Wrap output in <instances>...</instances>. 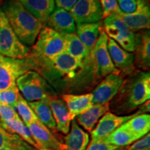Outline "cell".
Masks as SVG:
<instances>
[{
	"mask_svg": "<svg viewBox=\"0 0 150 150\" xmlns=\"http://www.w3.org/2000/svg\"><path fill=\"white\" fill-rule=\"evenodd\" d=\"M24 59L30 70L40 74L56 89L69 86L73 88L83 64L66 52L53 57L38 56L29 52Z\"/></svg>",
	"mask_w": 150,
	"mask_h": 150,
	"instance_id": "obj_1",
	"label": "cell"
},
{
	"mask_svg": "<svg viewBox=\"0 0 150 150\" xmlns=\"http://www.w3.org/2000/svg\"><path fill=\"white\" fill-rule=\"evenodd\" d=\"M150 99V73L136 70L125 77L120 89L109 103L117 114H129Z\"/></svg>",
	"mask_w": 150,
	"mask_h": 150,
	"instance_id": "obj_2",
	"label": "cell"
},
{
	"mask_svg": "<svg viewBox=\"0 0 150 150\" xmlns=\"http://www.w3.org/2000/svg\"><path fill=\"white\" fill-rule=\"evenodd\" d=\"M1 10L20 42L26 46L33 45L44 24L18 0H5Z\"/></svg>",
	"mask_w": 150,
	"mask_h": 150,
	"instance_id": "obj_3",
	"label": "cell"
},
{
	"mask_svg": "<svg viewBox=\"0 0 150 150\" xmlns=\"http://www.w3.org/2000/svg\"><path fill=\"white\" fill-rule=\"evenodd\" d=\"M16 86L22 96L28 102L47 99L56 97L54 88L40 74L29 70L19 77Z\"/></svg>",
	"mask_w": 150,
	"mask_h": 150,
	"instance_id": "obj_4",
	"label": "cell"
},
{
	"mask_svg": "<svg viewBox=\"0 0 150 150\" xmlns=\"http://www.w3.org/2000/svg\"><path fill=\"white\" fill-rule=\"evenodd\" d=\"M30 49L20 42L0 8V54L13 59H24Z\"/></svg>",
	"mask_w": 150,
	"mask_h": 150,
	"instance_id": "obj_5",
	"label": "cell"
},
{
	"mask_svg": "<svg viewBox=\"0 0 150 150\" xmlns=\"http://www.w3.org/2000/svg\"><path fill=\"white\" fill-rule=\"evenodd\" d=\"M149 100L142 104L139 109L134 113L128 115H117L116 114L108 111L100 118L97 126L91 132L93 141L102 140L113 132L115 129L125 124L134 116L145 114L150 111Z\"/></svg>",
	"mask_w": 150,
	"mask_h": 150,
	"instance_id": "obj_6",
	"label": "cell"
},
{
	"mask_svg": "<svg viewBox=\"0 0 150 150\" xmlns=\"http://www.w3.org/2000/svg\"><path fill=\"white\" fill-rule=\"evenodd\" d=\"M65 52V40L62 33L47 27H44L39 33L31 54L38 56L53 57Z\"/></svg>",
	"mask_w": 150,
	"mask_h": 150,
	"instance_id": "obj_7",
	"label": "cell"
},
{
	"mask_svg": "<svg viewBox=\"0 0 150 150\" xmlns=\"http://www.w3.org/2000/svg\"><path fill=\"white\" fill-rule=\"evenodd\" d=\"M103 30L106 35L122 48L127 52L134 53L135 50V32L124 23L115 13L104 19Z\"/></svg>",
	"mask_w": 150,
	"mask_h": 150,
	"instance_id": "obj_8",
	"label": "cell"
},
{
	"mask_svg": "<svg viewBox=\"0 0 150 150\" xmlns=\"http://www.w3.org/2000/svg\"><path fill=\"white\" fill-rule=\"evenodd\" d=\"M108 36L102 29L96 44L91 53V58L99 79L110 74L120 73L114 66L108 50Z\"/></svg>",
	"mask_w": 150,
	"mask_h": 150,
	"instance_id": "obj_9",
	"label": "cell"
},
{
	"mask_svg": "<svg viewBox=\"0 0 150 150\" xmlns=\"http://www.w3.org/2000/svg\"><path fill=\"white\" fill-rule=\"evenodd\" d=\"M29 70L24 59H13L0 54V91L16 86L17 79Z\"/></svg>",
	"mask_w": 150,
	"mask_h": 150,
	"instance_id": "obj_10",
	"label": "cell"
},
{
	"mask_svg": "<svg viewBox=\"0 0 150 150\" xmlns=\"http://www.w3.org/2000/svg\"><path fill=\"white\" fill-rule=\"evenodd\" d=\"M125 77L122 73H112L103 78L91 93L93 104H106L111 102L119 92Z\"/></svg>",
	"mask_w": 150,
	"mask_h": 150,
	"instance_id": "obj_11",
	"label": "cell"
},
{
	"mask_svg": "<svg viewBox=\"0 0 150 150\" xmlns=\"http://www.w3.org/2000/svg\"><path fill=\"white\" fill-rule=\"evenodd\" d=\"M136 10L132 13H123L120 11L114 13L134 32L150 28V8L147 0H136Z\"/></svg>",
	"mask_w": 150,
	"mask_h": 150,
	"instance_id": "obj_12",
	"label": "cell"
},
{
	"mask_svg": "<svg viewBox=\"0 0 150 150\" xmlns=\"http://www.w3.org/2000/svg\"><path fill=\"white\" fill-rule=\"evenodd\" d=\"M70 13L76 24L95 23L103 20L99 0H78Z\"/></svg>",
	"mask_w": 150,
	"mask_h": 150,
	"instance_id": "obj_13",
	"label": "cell"
},
{
	"mask_svg": "<svg viewBox=\"0 0 150 150\" xmlns=\"http://www.w3.org/2000/svg\"><path fill=\"white\" fill-rule=\"evenodd\" d=\"M108 50L114 66L125 76L136 70L134 65V54L122 48L117 42L108 37Z\"/></svg>",
	"mask_w": 150,
	"mask_h": 150,
	"instance_id": "obj_14",
	"label": "cell"
},
{
	"mask_svg": "<svg viewBox=\"0 0 150 150\" xmlns=\"http://www.w3.org/2000/svg\"><path fill=\"white\" fill-rule=\"evenodd\" d=\"M134 65L138 70L148 72L150 68V32L141 30L135 32Z\"/></svg>",
	"mask_w": 150,
	"mask_h": 150,
	"instance_id": "obj_15",
	"label": "cell"
},
{
	"mask_svg": "<svg viewBox=\"0 0 150 150\" xmlns=\"http://www.w3.org/2000/svg\"><path fill=\"white\" fill-rule=\"evenodd\" d=\"M26 126L29 128L39 149L45 148L51 150H65L66 149V145L56 139L50 129L42 125L40 120L33 122Z\"/></svg>",
	"mask_w": 150,
	"mask_h": 150,
	"instance_id": "obj_16",
	"label": "cell"
},
{
	"mask_svg": "<svg viewBox=\"0 0 150 150\" xmlns=\"http://www.w3.org/2000/svg\"><path fill=\"white\" fill-rule=\"evenodd\" d=\"M45 26L59 33H73L76 32V24L70 11L55 7L47 20Z\"/></svg>",
	"mask_w": 150,
	"mask_h": 150,
	"instance_id": "obj_17",
	"label": "cell"
},
{
	"mask_svg": "<svg viewBox=\"0 0 150 150\" xmlns=\"http://www.w3.org/2000/svg\"><path fill=\"white\" fill-rule=\"evenodd\" d=\"M61 99L65 103L68 109L70 121L74 120L76 116L87 111L93 105V94L91 93L82 95L63 94Z\"/></svg>",
	"mask_w": 150,
	"mask_h": 150,
	"instance_id": "obj_18",
	"label": "cell"
},
{
	"mask_svg": "<svg viewBox=\"0 0 150 150\" xmlns=\"http://www.w3.org/2000/svg\"><path fill=\"white\" fill-rule=\"evenodd\" d=\"M102 21L95 23L76 24V34L83 43L89 54L93 51L98 40L103 27Z\"/></svg>",
	"mask_w": 150,
	"mask_h": 150,
	"instance_id": "obj_19",
	"label": "cell"
},
{
	"mask_svg": "<svg viewBox=\"0 0 150 150\" xmlns=\"http://www.w3.org/2000/svg\"><path fill=\"white\" fill-rule=\"evenodd\" d=\"M51 108L52 114L55 120L56 129L62 134H67L70 131V120L69 117V111L65 103L61 98L54 97L47 99Z\"/></svg>",
	"mask_w": 150,
	"mask_h": 150,
	"instance_id": "obj_20",
	"label": "cell"
},
{
	"mask_svg": "<svg viewBox=\"0 0 150 150\" xmlns=\"http://www.w3.org/2000/svg\"><path fill=\"white\" fill-rule=\"evenodd\" d=\"M109 103L93 104L87 111L81 115L76 116L75 117V120L79 125H81L84 129L91 133L96 126L100 118L106 112L109 111Z\"/></svg>",
	"mask_w": 150,
	"mask_h": 150,
	"instance_id": "obj_21",
	"label": "cell"
},
{
	"mask_svg": "<svg viewBox=\"0 0 150 150\" xmlns=\"http://www.w3.org/2000/svg\"><path fill=\"white\" fill-rule=\"evenodd\" d=\"M33 16L45 26L47 20L55 8L54 0H18Z\"/></svg>",
	"mask_w": 150,
	"mask_h": 150,
	"instance_id": "obj_22",
	"label": "cell"
},
{
	"mask_svg": "<svg viewBox=\"0 0 150 150\" xmlns=\"http://www.w3.org/2000/svg\"><path fill=\"white\" fill-rule=\"evenodd\" d=\"M70 131L65 138V150H86L89 142V136L76 122L75 120L71 121Z\"/></svg>",
	"mask_w": 150,
	"mask_h": 150,
	"instance_id": "obj_23",
	"label": "cell"
},
{
	"mask_svg": "<svg viewBox=\"0 0 150 150\" xmlns=\"http://www.w3.org/2000/svg\"><path fill=\"white\" fill-rule=\"evenodd\" d=\"M65 40V52L74 58L81 63L89 58L88 54L83 43L79 38L76 33H62Z\"/></svg>",
	"mask_w": 150,
	"mask_h": 150,
	"instance_id": "obj_24",
	"label": "cell"
},
{
	"mask_svg": "<svg viewBox=\"0 0 150 150\" xmlns=\"http://www.w3.org/2000/svg\"><path fill=\"white\" fill-rule=\"evenodd\" d=\"M0 124L4 129H5L7 132L18 135L20 138H22L24 141H25L31 147L37 150L40 149L33 139L29 128L26 126V125L22 122L20 117L8 121L0 122Z\"/></svg>",
	"mask_w": 150,
	"mask_h": 150,
	"instance_id": "obj_25",
	"label": "cell"
},
{
	"mask_svg": "<svg viewBox=\"0 0 150 150\" xmlns=\"http://www.w3.org/2000/svg\"><path fill=\"white\" fill-rule=\"evenodd\" d=\"M47 99H42V100L28 103L42 125H44L48 129L56 130V122Z\"/></svg>",
	"mask_w": 150,
	"mask_h": 150,
	"instance_id": "obj_26",
	"label": "cell"
},
{
	"mask_svg": "<svg viewBox=\"0 0 150 150\" xmlns=\"http://www.w3.org/2000/svg\"><path fill=\"white\" fill-rule=\"evenodd\" d=\"M137 140L145 136L150 130V115L147 113L136 115L124 124Z\"/></svg>",
	"mask_w": 150,
	"mask_h": 150,
	"instance_id": "obj_27",
	"label": "cell"
},
{
	"mask_svg": "<svg viewBox=\"0 0 150 150\" xmlns=\"http://www.w3.org/2000/svg\"><path fill=\"white\" fill-rule=\"evenodd\" d=\"M136 140H138L136 139V137L125 127L123 124L122 126L115 129L113 132L99 141L118 146V147H127Z\"/></svg>",
	"mask_w": 150,
	"mask_h": 150,
	"instance_id": "obj_28",
	"label": "cell"
},
{
	"mask_svg": "<svg viewBox=\"0 0 150 150\" xmlns=\"http://www.w3.org/2000/svg\"><path fill=\"white\" fill-rule=\"evenodd\" d=\"M16 110H18L19 117L26 125L39 120L32 108L30 107L29 103L24 99L22 95H20L16 105Z\"/></svg>",
	"mask_w": 150,
	"mask_h": 150,
	"instance_id": "obj_29",
	"label": "cell"
},
{
	"mask_svg": "<svg viewBox=\"0 0 150 150\" xmlns=\"http://www.w3.org/2000/svg\"><path fill=\"white\" fill-rule=\"evenodd\" d=\"M26 143L18 135L7 132L0 124V149L6 147H16Z\"/></svg>",
	"mask_w": 150,
	"mask_h": 150,
	"instance_id": "obj_30",
	"label": "cell"
},
{
	"mask_svg": "<svg viewBox=\"0 0 150 150\" xmlns=\"http://www.w3.org/2000/svg\"><path fill=\"white\" fill-rule=\"evenodd\" d=\"M21 94L18 87L11 88L9 89L0 91V102L4 104L9 105L16 109V105Z\"/></svg>",
	"mask_w": 150,
	"mask_h": 150,
	"instance_id": "obj_31",
	"label": "cell"
},
{
	"mask_svg": "<svg viewBox=\"0 0 150 150\" xmlns=\"http://www.w3.org/2000/svg\"><path fill=\"white\" fill-rule=\"evenodd\" d=\"M19 117L16 110L9 105L0 102V122H6Z\"/></svg>",
	"mask_w": 150,
	"mask_h": 150,
	"instance_id": "obj_32",
	"label": "cell"
},
{
	"mask_svg": "<svg viewBox=\"0 0 150 150\" xmlns=\"http://www.w3.org/2000/svg\"><path fill=\"white\" fill-rule=\"evenodd\" d=\"M103 13V20L120 11L117 0H99Z\"/></svg>",
	"mask_w": 150,
	"mask_h": 150,
	"instance_id": "obj_33",
	"label": "cell"
},
{
	"mask_svg": "<svg viewBox=\"0 0 150 150\" xmlns=\"http://www.w3.org/2000/svg\"><path fill=\"white\" fill-rule=\"evenodd\" d=\"M86 150H126V147H118L102 141H93L86 147Z\"/></svg>",
	"mask_w": 150,
	"mask_h": 150,
	"instance_id": "obj_34",
	"label": "cell"
},
{
	"mask_svg": "<svg viewBox=\"0 0 150 150\" xmlns=\"http://www.w3.org/2000/svg\"><path fill=\"white\" fill-rule=\"evenodd\" d=\"M126 150H150L149 133L127 147Z\"/></svg>",
	"mask_w": 150,
	"mask_h": 150,
	"instance_id": "obj_35",
	"label": "cell"
},
{
	"mask_svg": "<svg viewBox=\"0 0 150 150\" xmlns=\"http://www.w3.org/2000/svg\"><path fill=\"white\" fill-rule=\"evenodd\" d=\"M120 11L123 13H132L137 8L136 0H117Z\"/></svg>",
	"mask_w": 150,
	"mask_h": 150,
	"instance_id": "obj_36",
	"label": "cell"
},
{
	"mask_svg": "<svg viewBox=\"0 0 150 150\" xmlns=\"http://www.w3.org/2000/svg\"><path fill=\"white\" fill-rule=\"evenodd\" d=\"M56 7L70 11L78 0H54Z\"/></svg>",
	"mask_w": 150,
	"mask_h": 150,
	"instance_id": "obj_37",
	"label": "cell"
},
{
	"mask_svg": "<svg viewBox=\"0 0 150 150\" xmlns=\"http://www.w3.org/2000/svg\"><path fill=\"white\" fill-rule=\"evenodd\" d=\"M0 150H37L35 148L31 147L29 144L26 143L20 146H16V147H6L0 149Z\"/></svg>",
	"mask_w": 150,
	"mask_h": 150,
	"instance_id": "obj_38",
	"label": "cell"
},
{
	"mask_svg": "<svg viewBox=\"0 0 150 150\" xmlns=\"http://www.w3.org/2000/svg\"><path fill=\"white\" fill-rule=\"evenodd\" d=\"M38 150H51V149H45V148H41V149H38Z\"/></svg>",
	"mask_w": 150,
	"mask_h": 150,
	"instance_id": "obj_39",
	"label": "cell"
}]
</instances>
